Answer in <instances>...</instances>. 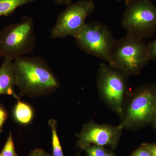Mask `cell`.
Segmentation results:
<instances>
[{
    "mask_svg": "<svg viewBox=\"0 0 156 156\" xmlns=\"http://www.w3.org/2000/svg\"><path fill=\"white\" fill-rule=\"evenodd\" d=\"M16 84L20 94L31 97L54 92L59 87L58 79L45 59L39 56H23L13 60Z\"/></svg>",
    "mask_w": 156,
    "mask_h": 156,
    "instance_id": "cell-1",
    "label": "cell"
},
{
    "mask_svg": "<svg viewBox=\"0 0 156 156\" xmlns=\"http://www.w3.org/2000/svg\"><path fill=\"white\" fill-rule=\"evenodd\" d=\"M156 116V84L143 85L128 94L119 127L135 131L151 124Z\"/></svg>",
    "mask_w": 156,
    "mask_h": 156,
    "instance_id": "cell-2",
    "label": "cell"
},
{
    "mask_svg": "<svg viewBox=\"0 0 156 156\" xmlns=\"http://www.w3.org/2000/svg\"><path fill=\"white\" fill-rule=\"evenodd\" d=\"M129 76L108 63H101L98 66L96 80L98 95L107 106L119 117L130 93Z\"/></svg>",
    "mask_w": 156,
    "mask_h": 156,
    "instance_id": "cell-3",
    "label": "cell"
},
{
    "mask_svg": "<svg viewBox=\"0 0 156 156\" xmlns=\"http://www.w3.org/2000/svg\"><path fill=\"white\" fill-rule=\"evenodd\" d=\"M36 45L32 18L23 16L19 22L6 25L0 31V56L15 58L33 52Z\"/></svg>",
    "mask_w": 156,
    "mask_h": 156,
    "instance_id": "cell-4",
    "label": "cell"
},
{
    "mask_svg": "<svg viewBox=\"0 0 156 156\" xmlns=\"http://www.w3.org/2000/svg\"><path fill=\"white\" fill-rule=\"evenodd\" d=\"M150 60L148 44L143 39L127 35L115 41L108 64L129 76H136Z\"/></svg>",
    "mask_w": 156,
    "mask_h": 156,
    "instance_id": "cell-5",
    "label": "cell"
},
{
    "mask_svg": "<svg viewBox=\"0 0 156 156\" xmlns=\"http://www.w3.org/2000/svg\"><path fill=\"white\" fill-rule=\"evenodd\" d=\"M122 25L127 35L140 39L156 33V7L150 0H126Z\"/></svg>",
    "mask_w": 156,
    "mask_h": 156,
    "instance_id": "cell-6",
    "label": "cell"
},
{
    "mask_svg": "<svg viewBox=\"0 0 156 156\" xmlns=\"http://www.w3.org/2000/svg\"><path fill=\"white\" fill-rule=\"evenodd\" d=\"M74 38L78 48L84 53L109 63L115 40L105 23L97 21L87 23Z\"/></svg>",
    "mask_w": 156,
    "mask_h": 156,
    "instance_id": "cell-7",
    "label": "cell"
},
{
    "mask_svg": "<svg viewBox=\"0 0 156 156\" xmlns=\"http://www.w3.org/2000/svg\"><path fill=\"white\" fill-rule=\"evenodd\" d=\"M66 6L50 29L52 39L75 37L87 24L86 20L95 10V5L93 0H81Z\"/></svg>",
    "mask_w": 156,
    "mask_h": 156,
    "instance_id": "cell-8",
    "label": "cell"
},
{
    "mask_svg": "<svg viewBox=\"0 0 156 156\" xmlns=\"http://www.w3.org/2000/svg\"><path fill=\"white\" fill-rule=\"evenodd\" d=\"M122 131L119 126L88 122L83 125L80 132L76 134L78 138L76 147L84 150L86 147L95 144L114 150L118 146Z\"/></svg>",
    "mask_w": 156,
    "mask_h": 156,
    "instance_id": "cell-9",
    "label": "cell"
},
{
    "mask_svg": "<svg viewBox=\"0 0 156 156\" xmlns=\"http://www.w3.org/2000/svg\"><path fill=\"white\" fill-rule=\"evenodd\" d=\"M16 84L13 60L5 58L0 67V95H11L17 100L20 97L14 91Z\"/></svg>",
    "mask_w": 156,
    "mask_h": 156,
    "instance_id": "cell-10",
    "label": "cell"
},
{
    "mask_svg": "<svg viewBox=\"0 0 156 156\" xmlns=\"http://www.w3.org/2000/svg\"><path fill=\"white\" fill-rule=\"evenodd\" d=\"M34 111L31 107L25 102L17 100L13 110V117L17 123L27 125L32 121Z\"/></svg>",
    "mask_w": 156,
    "mask_h": 156,
    "instance_id": "cell-11",
    "label": "cell"
},
{
    "mask_svg": "<svg viewBox=\"0 0 156 156\" xmlns=\"http://www.w3.org/2000/svg\"><path fill=\"white\" fill-rule=\"evenodd\" d=\"M35 0H0V17L9 16L19 7L30 4Z\"/></svg>",
    "mask_w": 156,
    "mask_h": 156,
    "instance_id": "cell-12",
    "label": "cell"
},
{
    "mask_svg": "<svg viewBox=\"0 0 156 156\" xmlns=\"http://www.w3.org/2000/svg\"><path fill=\"white\" fill-rule=\"evenodd\" d=\"M48 124L52 132V149L53 156H64L57 132V122L55 120L50 119Z\"/></svg>",
    "mask_w": 156,
    "mask_h": 156,
    "instance_id": "cell-13",
    "label": "cell"
},
{
    "mask_svg": "<svg viewBox=\"0 0 156 156\" xmlns=\"http://www.w3.org/2000/svg\"><path fill=\"white\" fill-rule=\"evenodd\" d=\"M0 154L3 156H18L15 151L12 133H9L5 144Z\"/></svg>",
    "mask_w": 156,
    "mask_h": 156,
    "instance_id": "cell-14",
    "label": "cell"
},
{
    "mask_svg": "<svg viewBox=\"0 0 156 156\" xmlns=\"http://www.w3.org/2000/svg\"><path fill=\"white\" fill-rule=\"evenodd\" d=\"M108 150L105 147L91 144L86 147L84 150L87 156H105Z\"/></svg>",
    "mask_w": 156,
    "mask_h": 156,
    "instance_id": "cell-15",
    "label": "cell"
},
{
    "mask_svg": "<svg viewBox=\"0 0 156 156\" xmlns=\"http://www.w3.org/2000/svg\"><path fill=\"white\" fill-rule=\"evenodd\" d=\"M131 156H152L149 151L142 144L131 154Z\"/></svg>",
    "mask_w": 156,
    "mask_h": 156,
    "instance_id": "cell-16",
    "label": "cell"
},
{
    "mask_svg": "<svg viewBox=\"0 0 156 156\" xmlns=\"http://www.w3.org/2000/svg\"><path fill=\"white\" fill-rule=\"evenodd\" d=\"M148 51L151 60L156 61V39L148 44Z\"/></svg>",
    "mask_w": 156,
    "mask_h": 156,
    "instance_id": "cell-17",
    "label": "cell"
},
{
    "mask_svg": "<svg viewBox=\"0 0 156 156\" xmlns=\"http://www.w3.org/2000/svg\"><path fill=\"white\" fill-rule=\"evenodd\" d=\"M8 114L7 110L2 104L0 103V129L2 128L5 122L8 119Z\"/></svg>",
    "mask_w": 156,
    "mask_h": 156,
    "instance_id": "cell-18",
    "label": "cell"
},
{
    "mask_svg": "<svg viewBox=\"0 0 156 156\" xmlns=\"http://www.w3.org/2000/svg\"><path fill=\"white\" fill-rule=\"evenodd\" d=\"M28 156H53L50 154L46 152L41 148H37L32 151Z\"/></svg>",
    "mask_w": 156,
    "mask_h": 156,
    "instance_id": "cell-19",
    "label": "cell"
},
{
    "mask_svg": "<svg viewBox=\"0 0 156 156\" xmlns=\"http://www.w3.org/2000/svg\"><path fill=\"white\" fill-rule=\"evenodd\" d=\"M150 152L152 156H156V143L142 144Z\"/></svg>",
    "mask_w": 156,
    "mask_h": 156,
    "instance_id": "cell-20",
    "label": "cell"
},
{
    "mask_svg": "<svg viewBox=\"0 0 156 156\" xmlns=\"http://www.w3.org/2000/svg\"><path fill=\"white\" fill-rule=\"evenodd\" d=\"M54 4L57 5L68 6L72 4V0H52Z\"/></svg>",
    "mask_w": 156,
    "mask_h": 156,
    "instance_id": "cell-21",
    "label": "cell"
},
{
    "mask_svg": "<svg viewBox=\"0 0 156 156\" xmlns=\"http://www.w3.org/2000/svg\"><path fill=\"white\" fill-rule=\"evenodd\" d=\"M105 156H116L114 152L111 150H108Z\"/></svg>",
    "mask_w": 156,
    "mask_h": 156,
    "instance_id": "cell-22",
    "label": "cell"
},
{
    "mask_svg": "<svg viewBox=\"0 0 156 156\" xmlns=\"http://www.w3.org/2000/svg\"><path fill=\"white\" fill-rule=\"evenodd\" d=\"M151 125H152L154 128L156 129V116L155 118L154 119L153 121H152L151 123Z\"/></svg>",
    "mask_w": 156,
    "mask_h": 156,
    "instance_id": "cell-23",
    "label": "cell"
},
{
    "mask_svg": "<svg viewBox=\"0 0 156 156\" xmlns=\"http://www.w3.org/2000/svg\"><path fill=\"white\" fill-rule=\"evenodd\" d=\"M76 156H80V154H77V155Z\"/></svg>",
    "mask_w": 156,
    "mask_h": 156,
    "instance_id": "cell-24",
    "label": "cell"
},
{
    "mask_svg": "<svg viewBox=\"0 0 156 156\" xmlns=\"http://www.w3.org/2000/svg\"><path fill=\"white\" fill-rule=\"evenodd\" d=\"M117 1H121V0H117Z\"/></svg>",
    "mask_w": 156,
    "mask_h": 156,
    "instance_id": "cell-25",
    "label": "cell"
},
{
    "mask_svg": "<svg viewBox=\"0 0 156 156\" xmlns=\"http://www.w3.org/2000/svg\"><path fill=\"white\" fill-rule=\"evenodd\" d=\"M0 156H3L2 155L0 154Z\"/></svg>",
    "mask_w": 156,
    "mask_h": 156,
    "instance_id": "cell-26",
    "label": "cell"
},
{
    "mask_svg": "<svg viewBox=\"0 0 156 156\" xmlns=\"http://www.w3.org/2000/svg\"><path fill=\"white\" fill-rule=\"evenodd\" d=\"M131 156V155H130V156Z\"/></svg>",
    "mask_w": 156,
    "mask_h": 156,
    "instance_id": "cell-27",
    "label": "cell"
}]
</instances>
